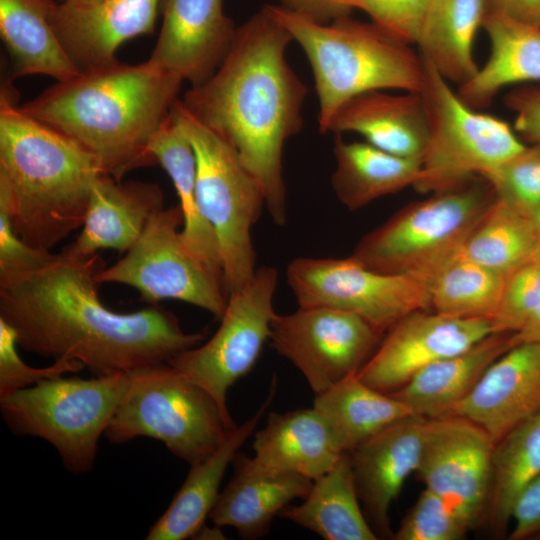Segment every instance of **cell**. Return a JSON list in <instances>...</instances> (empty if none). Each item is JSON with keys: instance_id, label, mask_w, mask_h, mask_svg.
Wrapping results in <instances>:
<instances>
[{"instance_id": "cell-1", "label": "cell", "mask_w": 540, "mask_h": 540, "mask_svg": "<svg viewBox=\"0 0 540 540\" xmlns=\"http://www.w3.org/2000/svg\"><path fill=\"white\" fill-rule=\"evenodd\" d=\"M103 267L98 253L75 257L61 251L38 269L0 275V319L26 351L78 361L94 376L167 363L203 343L205 332H185L162 307L130 313L107 308L96 279Z\"/></svg>"}, {"instance_id": "cell-2", "label": "cell", "mask_w": 540, "mask_h": 540, "mask_svg": "<svg viewBox=\"0 0 540 540\" xmlns=\"http://www.w3.org/2000/svg\"><path fill=\"white\" fill-rule=\"evenodd\" d=\"M291 35L262 8L236 29L216 71L181 100L188 111L237 152L261 184L266 209L287 222L282 155L299 133L307 94L286 59Z\"/></svg>"}, {"instance_id": "cell-3", "label": "cell", "mask_w": 540, "mask_h": 540, "mask_svg": "<svg viewBox=\"0 0 540 540\" xmlns=\"http://www.w3.org/2000/svg\"><path fill=\"white\" fill-rule=\"evenodd\" d=\"M182 83L148 60L115 61L56 82L20 108L78 143L104 173L122 180L134 168L156 164L149 142Z\"/></svg>"}, {"instance_id": "cell-4", "label": "cell", "mask_w": 540, "mask_h": 540, "mask_svg": "<svg viewBox=\"0 0 540 540\" xmlns=\"http://www.w3.org/2000/svg\"><path fill=\"white\" fill-rule=\"evenodd\" d=\"M15 100L8 81L0 94V203L25 243L50 251L82 227L104 172L91 153Z\"/></svg>"}, {"instance_id": "cell-5", "label": "cell", "mask_w": 540, "mask_h": 540, "mask_svg": "<svg viewBox=\"0 0 540 540\" xmlns=\"http://www.w3.org/2000/svg\"><path fill=\"white\" fill-rule=\"evenodd\" d=\"M263 8L299 44L311 65L321 133H327L339 107L356 95L372 90L420 91V54L374 22L345 16L320 23L281 5Z\"/></svg>"}, {"instance_id": "cell-6", "label": "cell", "mask_w": 540, "mask_h": 540, "mask_svg": "<svg viewBox=\"0 0 540 540\" xmlns=\"http://www.w3.org/2000/svg\"><path fill=\"white\" fill-rule=\"evenodd\" d=\"M473 181L406 205L361 238L351 257L379 272L410 276L428 288L436 274L460 256L495 199L486 180Z\"/></svg>"}, {"instance_id": "cell-7", "label": "cell", "mask_w": 540, "mask_h": 540, "mask_svg": "<svg viewBox=\"0 0 540 540\" xmlns=\"http://www.w3.org/2000/svg\"><path fill=\"white\" fill-rule=\"evenodd\" d=\"M235 426L209 392L162 363L129 372L104 436L117 444L151 437L191 465L213 453Z\"/></svg>"}, {"instance_id": "cell-8", "label": "cell", "mask_w": 540, "mask_h": 540, "mask_svg": "<svg viewBox=\"0 0 540 540\" xmlns=\"http://www.w3.org/2000/svg\"><path fill=\"white\" fill-rule=\"evenodd\" d=\"M129 383V372L90 379L63 377L0 396V410L16 434L38 437L58 452L71 473L89 472Z\"/></svg>"}, {"instance_id": "cell-9", "label": "cell", "mask_w": 540, "mask_h": 540, "mask_svg": "<svg viewBox=\"0 0 540 540\" xmlns=\"http://www.w3.org/2000/svg\"><path fill=\"white\" fill-rule=\"evenodd\" d=\"M171 110L196 154L197 200L217 237L228 297L257 270L251 230L266 206L265 194L233 147L194 117L180 99Z\"/></svg>"}, {"instance_id": "cell-10", "label": "cell", "mask_w": 540, "mask_h": 540, "mask_svg": "<svg viewBox=\"0 0 540 540\" xmlns=\"http://www.w3.org/2000/svg\"><path fill=\"white\" fill-rule=\"evenodd\" d=\"M421 56V55H420ZM429 141L413 188L435 193L463 186L525 147L504 120L468 106L422 56Z\"/></svg>"}, {"instance_id": "cell-11", "label": "cell", "mask_w": 540, "mask_h": 540, "mask_svg": "<svg viewBox=\"0 0 540 540\" xmlns=\"http://www.w3.org/2000/svg\"><path fill=\"white\" fill-rule=\"evenodd\" d=\"M181 225L179 204L155 213L126 254L97 273V282L133 287L153 305L174 299L221 318L228 298L223 283L186 249Z\"/></svg>"}, {"instance_id": "cell-12", "label": "cell", "mask_w": 540, "mask_h": 540, "mask_svg": "<svg viewBox=\"0 0 540 540\" xmlns=\"http://www.w3.org/2000/svg\"><path fill=\"white\" fill-rule=\"evenodd\" d=\"M277 284L275 268H257L247 284L228 295L226 309L214 335L167 362L209 392L228 415V390L253 369L270 339L276 313L273 298Z\"/></svg>"}, {"instance_id": "cell-13", "label": "cell", "mask_w": 540, "mask_h": 540, "mask_svg": "<svg viewBox=\"0 0 540 540\" xmlns=\"http://www.w3.org/2000/svg\"><path fill=\"white\" fill-rule=\"evenodd\" d=\"M298 306H325L359 316L384 333L404 316L430 309L426 285L370 269L353 257H298L286 268Z\"/></svg>"}, {"instance_id": "cell-14", "label": "cell", "mask_w": 540, "mask_h": 540, "mask_svg": "<svg viewBox=\"0 0 540 540\" xmlns=\"http://www.w3.org/2000/svg\"><path fill=\"white\" fill-rule=\"evenodd\" d=\"M382 337L355 314L325 306H298L293 313H275L269 340L318 395L358 373Z\"/></svg>"}, {"instance_id": "cell-15", "label": "cell", "mask_w": 540, "mask_h": 540, "mask_svg": "<svg viewBox=\"0 0 540 540\" xmlns=\"http://www.w3.org/2000/svg\"><path fill=\"white\" fill-rule=\"evenodd\" d=\"M494 445L483 428L465 417L426 418L416 473L470 530L482 526Z\"/></svg>"}, {"instance_id": "cell-16", "label": "cell", "mask_w": 540, "mask_h": 540, "mask_svg": "<svg viewBox=\"0 0 540 540\" xmlns=\"http://www.w3.org/2000/svg\"><path fill=\"white\" fill-rule=\"evenodd\" d=\"M493 332L490 319L414 311L384 333L357 375L374 389L392 393L427 366L471 347Z\"/></svg>"}, {"instance_id": "cell-17", "label": "cell", "mask_w": 540, "mask_h": 540, "mask_svg": "<svg viewBox=\"0 0 540 540\" xmlns=\"http://www.w3.org/2000/svg\"><path fill=\"white\" fill-rule=\"evenodd\" d=\"M236 29L223 0H165L164 17L148 61L196 86L227 55Z\"/></svg>"}, {"instance_id": "cell-18", "label": "cell", "mask_w": 540, "mask_h": 540, "mask_svg": "<svg viewBox=\"0 0 540 540\" xmlns=\"http://www.w3.org/2000/svg\"><path fill=\"white\" fill-rule=\"evenodd\" d=\"M161 0H83L53 5L52 27L80 71L117 61L125 41L154 30Z\"/></svg>"}, {"instance_id": "cell-19", "label": "cell", "mask_w": 540, "mask_h": 540, "mask_svg": "<svg viewBox=\"0 0 540 540\" xmlns=\"http://www.w3.org/2000/svg\"><path fill=\"white\" fill-rule=\"evenodd\" d=\"M425 421L404 417L349 452L359 500L378 538H392L390 509L418 469Z\"/></svg>"}, {"instance_id": "cell-20", "label": "cell", "mask_w": 540, "mask_h": 540, "mask_svg": "<svg viewBox=\"0 0 540 540\" xmlns=\"http://www.w3.org/2000/svg\"><path fill=\"white\" fill-rule=\"evenodd\" d=\"M538 412L540 343L523 342L502 354L450 414L476 423L496 443Z\"/></svg>"}, {"instance_id": "cell-21", "label": "cell", "mask_w": 540, "mask_h": 540, "mask_svg": "<svg viewBox=\"0 0 540 540\" xmlns=\"http://www.w3.org/2000/svg\"><path fill=\"white\" fill-rule=\"evenodd\" d=\"M163 208L164 195L157 183L123 182L103 173L93 183L81 232L62 251L75 257L103 249L127 252Z\"/></svg>"}, {"instance_id": "cell-22", "label": "cell", "mask_w": 540, "mask_h": 540, "mask_svg": "<svg viewBox=\"0 0 540 540\" xmlns=\"http://www.w3.org/2000/svg\"><path fill=\"white\" fill-rule=\"evenodd\" d=\"M353 132L390 154L422 160L429 141V123L419 91L395 95L384 90L361 93L333 115L327 133Z\"/></svg>"}, {"instance_id": "cell-23", "label": "cell", "mask_w": 540, "mask_h": 540, "mask_svg": "<svg viewBox=\"0 0 540 540\" xmlns=\"http://www.w3.org/2000/svg\"><path fill=\"white\" fill-rule=\"evenodd\" d=\"M233 475L219 495L209 519L234 528L244 539L265 536L273 519L295 499H304L313 480L290 472H271L236 454Z\"/></svg>"}, {"instance_id": "cell-24", "label": "cell", "mask_w": 540, "mask_h": 540, "mask_svg": "<svg viewBox=\"0 0 540 540\" xmlns=\"http://www.w3.org/2000/svg\"><path fill=\"white\" fill-rule=\"evenodd\" d=\"M257 467L290 472L315 480L331 470L344 452L327 420L312 408L270 412L264 428L254 435Z\"/></svg>"}, {"instance_id": "cell-25", "label": "cell", "mask_w": 540, "mask_h": 540, "mask_svg": "<svg viewBox=\"0 0 540 540\" xmlns=\"http://www.w3.org/2000/svg\"><path fill=\"white\" fill-rule=\"evenodd\" d=\"M277 392V377L270 383L266 399L244 423L229 431L218 448L205 459L191 464L182 486L165 512L150 528L148 540L194 538L215 506L220 484L238 450L253 434Z\"/></svg>"}, {"instance_id": "cell-26", "label": "cell", "mask_w": 540, "mask_h": 540, "mask_svg": "<svg viewBox=\"0 0 540 540\" xmlns=\"http://www.w3.org/2000/svg\"><path fill=\"white\" fill-rule=\"evenodd\" d=\"M514 345V333L493 332L471 347L427 366L389 394L414 415H448L474 390L489 367Z\"/></svg>"}, {"instance_id": "cell-27", "label": "cell", "mask_w": 540, "mask_h": 540, "mask_svg": "<svg viewBox=\"0 0 540 540\" xmlns=\"http://www.w3.org/2000/svg\"><path fill=\"white\" fill-rule=\"evenodd\" d=\"M149 152L171 178L180 200L186 249L223 283L219 245L203 216L196 195L197 159L193 145L172 111L153 134Z\"/></svg>"}, {"instance_id": "cell-28", "label": "cell", "mask_w": 540, "mask_h": 540, "mask_svg": "<svg viewBox=\"0 0 540 540\" xmlns=\"http://www.w3.org/2000/svg\"><path fill=\"white\" fill-rule=\"evenodd\" d=\"M482 28L490 41V56L457 92L476 110L488 106L506 86L540 81V27L500 15H486Z\"/></svg>"}, {"instance_id": "cell-29", "label": "cell", "mask_w": 540, "mask_h": 540, "mask_svg": "<svg viewBox=\"0 0 540 540\" xmlns=\"http://www.w3.org/2000/svg\"><path fill=\"white\" fill-rule=\"evenodd\" d=\"M54 4V0H0V34L12 60V79L41 74L61 82L80 74L52 27Z\"/></svg>"}, {"instance_id": "cell-30", "label": "cell", "mask_w": 540, "mask_h": 540, "mask_svg": "<svg viewBox=\"0 0 540 540\" xmlns=\"http://www.w3.org/2000/svg\"><path fill=\"white\" fill-rule=\"evenodd\" d=\"M485 17L484 0H430L415 44L448 82L461 86L479 68L474 39Z\"/></svg>"}, {"instance_id": "cell-31", "label": "cell", "mask_w": 540, "mask_h": 540, "mask_svg": "<svg viewBox=\"0 0 540 540\" xmlns=\"http://www.w3.org/2000/svg\"><path fill=\"white\" fill-rule=\"evenodd\" d=\"M303 502L285 507L279 516L325 540H377L358 497L350 454L313 481Z\"/></svg>"}, {"instance_id": "cell-32", "label": "cell", "mask_w": 540, "mask_h": 540, "mask_svg": "<svg viewBox=\"0 0 540 540\" xmlns=\"http://www.w3.org/2000/svg\"><path fill=\"white\" fill-rule=\"evenodd\" d=\"M336 168L331 185L337 199L349 210L396 193L418 180L422 160L383 151L368 142L334 140Z\"/></svg>"}, {"instance_id": "cell-33", "label": "cell", "mask_w": 540, "mask_h": 540, "mask_svg": "<svg viewBox=\"0 0 540 540\" xmlns=\"http://www.w3.org/2000/svg\"><path fill=\"white\" fill-rule=\"evenodd\" d=\"M313 407L348 453L390 424L414 415L400 400L364 383L357 373L315 395Z\"/></svg>"}, {"instance_id": "cell-34", "label": "cell", "mask_w": 540, "mask_h": 540, "mask_svg": "<svg viewBox=\"0 0 540 540\" xmlns=\"http://www.w3.org/2000/svg\"><path fill=\"white\" fill-rule=\"evenodd\" d=\"M540 475V412L495 443L482 526L506 536L521 492Z\"/></svg>"}, {"instance_id": "cell-35", "label": "cell", "mask_w": 540, "mask_h": 540, "mask_svg": "<svg viewBox=\"0 0 540 540\" xmlns=\"http://www.w3.org/2000/svg\"><path fill=\"white\" fill-rule=\"evenodd\" d=\"M540 236L530 216L495 196L466 239L460 256L507 276L533 261Z\"/></svg>"}, {"instance_id": "cell-36", "label": "cell", "mask_w": 540, "mask_h": 540, "mask_svg": "<svg viewBox=\"0 0 540 540\" xmlns=\"http://www.w3.org/2000/svg\"><path fill=\"white\" fill-rule=\"evenodd\" d=\"M505 275L461 256L441 269L428 285L430 309L467 319L494 317Z\"/></svg>"}, {"instance_id": "cell-37", "label": "cell", "mask_w": 540, "mask_h": 540, "mask_svg": "<svg viewBox=\"0 0 540 540\" xmlns=\"http://www.w3.org/2000/svg\"><path fill=\"white\" fill-rule=\"evenodd\" d=\"M482 178L497 199L530 216L540 206V143L525 145Z\"/></svg>"}, {"instance_id": "cell-38", "label": "cell", "mask_w": 540, "mask_h": 540, "mask_svg": "<svg viewBox=\"0 0 540 540\" xmlns=\"http://www.w3.org/2000/svg\"><path fill=\"white\" fill-rule=\"evenodd\" d=\"M470 531L467 524L438 494L424 488L403 517L393 540H460Z\"/></svg>"}, {"instance_id": "cell-39", "label": "cell", "mask_w": 540, "mask_h": 540, "mask_svg": "<svg viewBox=\"0 0 540 540\" xmlns=\"http://www.w3.org/2000/svg\"><path fill=\"white\" fill-rule=\"evenodd\" d=\"M540 308V263L531 261L505 278L498 309L492 318L494 332L516 333Z\"/></svg>"}, {"instance_id": "cell-40", "label": "cell", "mask_w": 540, "mask_h": 540, "mask_svg": "<svg viewBox=\"0 0 540 540\" xmlns=\"http://www.w3.org/2000/svg\"><path fill=\"white\" fill-rule=\"evenodd\" d=\"M17 345L14 329L0 319V396L84 368L80 362L68 359L54 361L53 365L45 368L31 367L19 356Z\"/></svg>"}, {"instance_id": "cell-41", "label": "cell", "mask_w": 540, "mask_h": 540, "mask_svg": "<svg viewBox=\"0 0 540 540\" xmlns=\"http://www.w3.org/2000/svg\"><path fill=\"white\" fill-rule=\"evenodd\" d=\"M430 0H359L360 10L372 22L404 40L415 44Z\"/></svg>"}, {"instance_id": "cell-42", "label": "cell", "mask_w": 540, "mask_h": 540, "mask_svg": "<svg viewBox=\"0 0 540 540\" xmlns=\"http://www.w3.org/2000/svg\"><path fill=\"white\" fill-rule=\"evenodd\" d=\"M56 255L25 243L12 225L8 209L0 203V275L38 269L51 262Z\"/></svg>"}, {"instance_id": "cell-43", "label": "cell", "mask_w": 540, "mask_h": 540, "mask_svg": "<svg viewBox=\"0 0 540 540\" xmlns=\"http://www.w3.org/2000/svg\"><path fill=\"white\" fill-rule=\"evenodd\" d=\"M505 105L514 112V130L531 144L540 143V86H521L504 98Z\"/></svg>"}, {"instance_id": "cell-44", "label": "cell", "mask_w": 540, "mask_h": 540, "mask_svg": "<svg viewBox=\"0 0 540 540\" xmlns=\"http://www.w3.org/2000/svg\"><path fill=\"white\" fill-rule=\"evenodd\" d=\"M510 526V540L536 539L540 534V475L516 499Z\"/></svg>"}, {"instance_id": "cell-45", "label": "cell", "mask_w": 540, "mask_h": 540, "mask_svg": "<svg viewBox=\"0 0 540 540\" xmlns=\"http://www.w3.org/2000/svg\"><path fill=\"white\" fill-rule=\"evenodd\" d=\"M283 7L320 23L349 16L359 9V0H280Z\"/></svg>"}, {"instance_id": "cell-46", "label": "cell", "mask_w": 540, "mask_h": 540, "mask_svg": "<svg viewBox=\"0 0 540 540\" xmlns=\"http://www.w3.org/2000/svg\"><path fill=\"white\" fill-rule=\"evenodd\" d=\"M485 16L500 15L540 27V0H484Z\"/></svg>"}, {"instance_id": "cell-47", "label": "cell", "mask_w": 540, "mask_h": 540, "mask_svg": "<svg viewBox=\"0 0 540 540\" xmlns=\"http://www.w3.org/2000/svg\"><path fill=\"white\" fill-rule=\"evenodd\" d=\"M514 342L515 344L523 342L540 343V308L514 333Z\"/></svg>"}, {"instance_id": "cell-48", "label": "cell", "mask_w": 540, "mask_h": 540, "mask_svg": "<svg viewBox=\"0 0 540 540\" xmlns=\"http://www.w3.org/2000/svg\"><path fill=\"white\" fill-rule=\"evenodd\" d=\"M221 527L215 525L214 528H208L205 525L197 532L194 538L197 539H219L224 538Z\"/></svg>"}, {"instance_id": "cell-49", "label": "cell", "mask_w": 540, "mask_h": 540, "mask_svg": "<svg viewBox=\"0 0 540 540\" xmlns=\"http://www.w3.org/2000/svg\"><path fill=\"white\" fill-rule=\"evenodd\" d=\"M530 218L532 219L534 226L540 236V206L532 212Z\"/></svg>"}, {"instance_id": "cell-50", "label": "cell", "mask_w": 540, "mask_h": 540, "mask_svg": "<svg viewBox=\"0 0 540 540\" xmlns=\"http://www.w3.org/2000/svg\"><path fill=\"white\" fill-rule=\"evenodd\" d=\"M533 261H536V262L540 263V246H539V248H538V250H537V252L535 254V257H534Z\"/></svg>"}, {"instance_id": "cell-51", "label": "cell", "mask_w": 540, "mask_h": 540, "mask_svg": "<svg viewBox=\"0 0 540 540\" xmlns=\"http://www.w3.org/2000/svg\"><path fill=\"white\" fill-rule=\"evenodd\" d=\"M54 1L57 3H62V2H79L83 0H54Z\"/></svg>"}, {"instance_id": "cell-52", "label": "cell", "mask_w": 540, "mask_h": 540, "mask_svg": "<svg viewBox=\"0 0 540 540\" xmlns=\"http://www.w3.org/2000/svg\"><path fill=\"white\" fill-rule=\"evenodd\" d=\"M536 539H540V534L536 537Z\"/></svg>"}]
</instances>
